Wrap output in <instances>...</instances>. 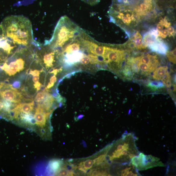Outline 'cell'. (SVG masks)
<instances>
[{
  "label": "cell",
  "instance_id": "cell-1",
  "mask_svg": "<svg viewBox=\"0 0 176 176\" xmlns=\"http://www.w3.org/2000/svg\"><path fill=\"white\" fill-rule=\"evenodd\" d=\"M0 27L4 34L19 47L29 46L35 42L32 24L23 15H11L5 18Z\"/></svg>",
  "mask_w": 176,
  "mask_h": 176
},
{
  "label": "cell",
  "instance_id": "cell-2",
  "mask_svg": "<svg viewBox=\"0 0 176 176\" xmlns=\"http://www.w3.org/2000/svg\"><path fill=\"white\" fill-rule=\"evenodd\" d=\"M81 28L69 17L64 16L59 19L52 36L45 43L54 49L61 50L76 36Z\"/></svg>",
  "mask_w": 176,
  "mask_h": 176
},
{
  "label": "cell",
  "instance_id": "cell-3",
  "mask_svg": "<svg viewBox=\"0 0 176 176\" xmlns=\"http://www.w3.org/2000/svg\"><path fill=\"white\" fill-rule=\"evenodd\" d=\"M136 137L134 134L125 133L117 143L116 149L112 155L109 156V160L112 162L117 160L121 165L130 163L131 159L140 153L136 146Z\"/></svg>",
  "mask_w": 176,
  "mask_h": 176
},
{
  "label": "cell",
  "instance_id": "cell-4",
  "mask_svg": "<svg viewBox=\"0 0 176 176\" xmlns=\"http://www.w3.org/2000/svg\"><path fill=\"white\" fill-rule=\"evenodd\" d=\"M159 161V159L152 155H146L140 153L131 159L130 163L134 165L138 171H142L154 167L165 166V165Z\"/></svg>",
  "mask_w": 176,
  "mask_h": 176
},
{
  "label": "cell",
  "instance_id": "cell-5",
  "mask_svg": "<svg viewBox=\"0 0 176 176\" xmlns=\"http://www.w3.org/2000/svg\"><path fill=\"white\" fill-rule=\"evenodd\" d=\"M19 47L4 34L0 27V55H2L3 53L8 56Z\"/></svg>",
  "mask_w": 176,
  "mask_h": 176
},
{
  "label": "cell",
  "instance_id": "cell-6",
  "mask_svg": "<svg viewBox=\"0 0 176 176\" xmlns=\"http://www.w3.org/2000/svg\"><path fill=\"white\" fill-rule=\"evenodd\" d=\"M12 59V61L9 65L7 63H5L2 66H0L2 70L5 71V72L10 76L13 75L17 72L23 70L24 68L25 61L21 58H17L16 60Z\"/></svg>",
  "mask_w": 176,
  "mask_h": 176
},
{
  "label": "cell",
  "instance_id": "cell-7",
  "mask_svg": "<svg viewBox=\"0 0 176 176\" xmlns=\"http://www.w3.org/2000/svg\"><path fill=\"white\" fill-rule=\"evenodd\" d=\"M0 95L4 100L15 103L20 102L21 99V94L13 86L11 89L0 91Z\"/></svg>",
  "mask_w": 176,
  "mask_h": 176
},
{
  "label": "cell",
  "instance_id": "cell-8",
  "mask_svg": "<svg viewBox=\"0 0 176 176\" xmlns=\"http://www.w3.org/2000/svg\"><path fill=\"white\" fill-rule=\"evenodd\" d=\"M148 47L152 51L164 55L166 54L168 50V47L167 44L158 38L154 43Z\"/></svg>",
  "mask_w": 176,
  "mask_h": 176
},
{
  "label": "cell",
  "instance_id": "cell-9",
  "mask_svg": "<svg viewBox=\"0 0 176 176\" xmlns=\"http://www.w3.org/2000/svg\"><path fill=\"white\" fill-rule=\"evenodd\" d=\"M49 115L44 111H40L36 109L34 117L35 123L38 126L43 127L46 125V118Z\"/></svg>",
  "mask_w": 176,
  "mask_h": 176
},
{
  "label": "cell",
  "instance_id": "cell-10",
  "mask_svg": "<svg viewBox=\"0 0 176 176\" xmlns=\"http://www.w3.org/2000/svg\"><path fill=\"white\" fill-rule=\"evenodd\" d=\"M34 106L33 101L29 103H20L15 108L20 113H30L33 110Z\"/></svg>",
  "mask_w": 176,
  "mask_h": 176
},
{
  "label": "cell",
  "instance_id": "cell-11",
  "mask_svg": "<svg viewBox=\"0 0 176 176\" xmlns=\"http://www.w3.org/2000/svg\"><path fill=\"white\" fill-rule=\"evenodd\" d=\"M168 67L162 66L159 67L154 71L153 75V78L157 80H162L168 71Z\"/></svg>",
  "mask_w": 176,
  "mask_h": 176
},
{
  "label": "cell",
  "instance_id": "cell-12",
  "mask_svg": "<svg viewBox=\"0 0 176 176\" xmlns=\"http://www.w3.org/2000/svg\"><path fill=\"white\" fill-rule=\"evenodd\" d=\"M61 162L59 160L54 159L50 162L49 165V168L52 172L57 173L61 168Z\"/></svg>",
  "mask_w": 176,
  "mask_h": 176
},
{
  "label": "cell",
  "instance_id": "cell-13",
  "mask_svg": "<svg viewBox=\"0 0 176 176\" xmlns=\"http://www.w3.org/2000/svg\"><path fill=\"white\" fill-rule=\"evenodd\" d=\"M158 38L151 35L149 32L143 36V42L149 46L156 41Z\"/></svg>",
  "mask_w": 176,
  "mask_h": 176
},
{
  "label": "cell",
  "instance_id": "cell-14",
  "mask_svg": "<svg viewBox=\"0 0 176 176\" xmlns=\"http://www.w3.org/2000/svg\"><path fill=\"white\" fill-rule=\"evenodd\" d=\"M147 86L152 90L156 91L165 88V85L162 83L158 81H151L149 83Z\"/></svg>",
  "mask_w": 176,
  "mask_h": 176
},
{
  "label": "cell",
  "instance_id": "cell-15",
  "mask_svg": "<svg viewBox=\"0 0 176 176\" xmlns=\"http://www.w3.org/2000/svg\"><path fill=\"white\" fill-rule=\"evenodd\" d=\"M20 116L22 121L25 123L32 124L35 123V120L33 114L21 113Z\"/></svg>",
  "mask_w": 176,
  "mask_h": 176
},
{
  "label": "cell",
  "instance_id": "cell-16",
  "mask_svg": "<svg viewBox=\"0 0 176 176\" xmlns=\"http://www.w3.org/2000/svg\"><path fill=\"white\" fill-rule=\"evenodd\" d=\"M108 149L109 148L107 149V151H106L105 154L99 156V157L93 160V164L95 165H102L103 163L107 162L106 158V154L108 150Z\"/></svg>",
  "mask_w": 176,
  "mask_h": 176
},
{
  "label": "cell",
  "instance_id": "cell-17",
  "mask_svg": "<svg viewBox=\"0 0 176 176\" xmlns=\"http://www.w3.org/2000/svg\"><path fill=\"white\" fill-rule=\"evenodd\" d=\"M122 74L125 78L131 79L133 77L134 73L131 70L130 66L127 64L122 70Z\"/></svg>",
  "mask_w": 176,
  "mask_h": 176
},
{
  "label": "cell",
  "instance_id": "cell-18",
  "mask_svg": "<svg viewBox=\"0 0 176 176\" xmlns=\"http://www.w3.org/2000/svg\"><path fill=\"white\" fill-rule=\"evenodd\" d=\"M134 41L135 43L137 49H145L147 47L146 44L143 42L142 37L136 38Z\"/></svg>",
  "mask_w": 176,
  "mask_h": 176
},
{
  "label": "cell",
  "instance_id": "cell-19",
  "mask_svg": "<svg viewBox=\"0 0 176 176\" xmlns=\"http://www.w3.org/2000/svg\"><path fill=\"white\" fill-rule=\"evenodd\" d=\"M140 62L146 64L149 66V68L151 65V55L147 54L146 55L141 56Z\"/></svg>",
  "mask_w": 176,
  "mask_h": 176
},
{
  "label": "cell",
  "instance_id": "cell-20",
  "mask_svg": "<svg viewBox=\"0 0 176 176\" xmlns=\"http://www.w3.org/2000/svg\"><path fill=\"white\" fill-rule=\"evenodd\" d=\"M176 48L173 51H167L166 53L167 57L169 61L176 64Z\"/></svg>",
  "mask_w": 176,
  "mask_h": 176
},
{
  "label": "cell",
  "instance_id": "cell-21",
  "mask_svg": "<svg viewBox=\"0 0 176 176\" xmlns=\"http://www.w3.org/2000/svg\"><path fill=\"white\" fill-rule=\"evenodd\" d=\"M46 92L45 90L38 93L35 97V101L38 103L42 102L45 98Z\"/></svg>",
  "mask_w": 176,
  "mask_h": 176
},
{
  "label": "cell",
  "instance_id": "cell-22",
  "mask_svg": "<svg viewBox=\"0 0 176 176\" xmlns=\"http://www.w3.org/2000/svg\"><path fill=\"white\" fill-rule=\"evenodd\" d=\"M73 172L72 171H70L65 168H61L56 174L58 176H69L73 175Z\"/></svg>",
  "mask_w": 176,
  "mask_h": 176
},
{
  "label": "cell",
  "instance_id": "cell-23",
  "mask_svg": "<svg viewBox=\"0 0 176 176\" xmlns=\"http://www.w3.org/2000/svg\"><path fill=\"white\" fill-rule=\"evenodd\" d=\"M162 80L168 88H170L171 85V83L170 76L168 72V71L167 72Z\"/></svg>",
  "mask_w": 176,
  "mask_h": 176
},
{
  "label": "cell",
  "instance_id": "cell-24",
  "mask_svg": "<svg viewBox=\"0 0 176 176\" xmlns=\"http://www.w3.org/2000/svg\"><path fill=\"white\" fill-rule=\"evenodd\" d=\"M82 163L84 168L86 171L90 169L93 165V161L90 159H87Z\"/></svg>",
  "mask_w": 176,
  "mask_h": 176
},
{
  "label": "cell",
  "instance_id": "cell-25",
  "mask_svg": "<svg viewBox=\"0 0 176 176\" xmlns=\"http://www.w3.org/2000/svg\"><path fill=\"white\" fill-rule=\"evenodd\" d=\"M130 68L134 73H138L140 71V69L138 66V63L134 61L130 65Z\"/></svg>",
  "mask_w": 176,
  "mask_h": 176
},
{
  "label": "cell",
  "instance_id": "cell-26",
  "mask_svg": "<svg viewBox=\"0 0 176 176\" xmlns=\"http://www.w3.org/2000/svg\"><path fill=\"white\" fill-rule=\"evenodd\" d=\"M138 66L140 69L144 73H149V66L146 64L139 62L138 63Z\"/></svg>",
  "mask_w": 176,
  "mask_h": 176
},
{
  "label": "cell",
  "instance_id": "cell-27",
  "mask_svg": "<svg viewBox=\"0 0 176 176\" xmlns=\"http://www.w3.org/2000/svg\"><path fill=\"white\" fill-rule=\"evenodd\" d=\"M127 46L128 48H129V49L132 50H134L137 49L134 42L131 39L128 42Z\"/></svg>",
  "mask_w": 176,
  "mask_h": 176
},
{
  "label": "cell",
  "instance_id": "cell-28",
  "mask_svg": "<svg viewBox=\"0 0 176 176\" xmlns=\"http://www.w3.org/2000/svg\"><path fill=\"white\" fill-rule=\"evenodd\" d=\"M167 30L168 31L169 36L170 37L171 36H173L174 37V36L175 34V30L174 28L173 27L169 26V27L167 28Z\"/></svg>",
  "mask_w": 176,
  "mask_h": 176
},
{
  "label": "cell",
  "instance_id": "cell-29",
  "mask_svg": "<svg viewBox=\"0 0 176 176\" xmlns=\"http://www.w3.org/2000/svg\"><path fill=\"white\" fill-rule=\"evenodd\" d=\"M121 20L123 22L127 25H129L131 21L130 17H127L126 16V17L124 16Z\"/></svg>",
  "mask_w": 176,
  "mask_h": 176
},
{
  "label": "cell",
  "instance_id": "cell-30",
  "mask_svg": "<svg viewBox=\"0 0 176 176\" xmlns=\"http://www.w3.org/2000/svg\"><path fill=\"white\" fill-rule=\"evenodd\" d=\"M149 32L151 35H153L156 38H158V32L157 30L155 29H152Z\"/></svg>",
  "mask_w": 176,
  "mask_h": 176
},
{
  "label": "cell",
  "instance_id": "cell-31",
  "mask_svg": "<svg viewBox=\"0 0 176 176\" xmlns=\"http://www.w3.org/2000/svg\"><path fill=\"white\" fill-rule=\"evenodd\" d=\"M40 73V71L37 70H35L34 71L30 70L29 74L34 76H39Z\"/></svg>",
  "mask_w": 176,
  "mask_h": 176
},
{
  "label": "cell",
  "instance_id": "cell-32",
  "mask_svg": "<svg viewBox=\"0 0 176 176\" xmlns=\"http://www.w3.org/2000/svg\"><path fill=\"white\" fill-rule=\"evenodd\" d=\"M21 83L20 82L18 81H16L14 82L13 84V86L14 88L17 89V88H19L20 87Z\"/></svg>",
  "mask_w": 176,
  "mask_h": 176
},
{
  "label": "cell",
  "instance_id": "cell-33",
  "mask_svg": "<svg viewBox=\"0 0 176 176\" xmlns=\"http://www.w3.org/2000/svg\"><path fill=\"white\" fill-rule=\"evenodd\" d=\"M42 86L41 84L39 82L35 83L34 84L35 88L37 89V91L40 90L41 86Z\"/></svg>",
  "mask_w": 176,
  "mask_h": 176
},
{
  "label": "cell",
  "instance_id": "cell-34",
  "mask_svg": "<svg viewBox=\"0 0 176 176\" xmlns=\"http://www.w3.org/2000/svg\"><path fill=\"white\" fill-rule=\"evenodd\" d=\"M62 67L61 68L58 69H54L52 71L50 72V73H53L55 75H56L58 73L60 72H61L62 71Z\"/></svg>",
  "mask_w": 176,
  "mask_h": 176
},
{
  "label": "cell",
  "instance_id": "cell-35",
  "mask_svg": "<svg viewBox=\"0 0 176 176\" xmlns=\"http://www.w3.org/2000/svg\"><path fill=\"white\" fill-rule=\"evenodd\" d=\"M163 28L164 26L162 25L159 23L158 24L157 27V30L158 32H162Z\"/></svg>",
  "mask_w": 176,
  "mask_h": 176
},
{
  "label": "cell",
  "instance_id": "cell-36",
  "mask_svg": "<svg viewBox=\"0 0 176 176\" xmlns=\"http://www.w3.org/2000/svg\"><path fill=\"white\" fill-rule=\"evenodd\" d=\"M57 81V77H56L55 75H54L50 79V82L55 83Z\"/></svg>",
  "mask_w": 176,
  "mask_h": 176
},
{
  "label": "cell",
  "instance_id": "cell-37",
  "mask_svg": "<svg viewBox=\"0 0 176 176\" xmlns=\"http://www.w3.org/2000/svg\"><path fill=\"white\" fill-rule=\"evenodd\" d=\"M161 32L162 34L166 37L169 34L168 31L167 30H163Z\"/></svg>",
  "mask_w": 176,
  "mask_h": 176
},
{
  "label": "cell",
  "instance_id": "cell-38",
  "mask_svg": "<svg viewBox=\"0 0 176 176\" xmlns=\"http://www.w3.org/2000/svg\"><path fill=\"white\" fill-rule=\"evenodd\" d=\"M39 79V76H34L33 78V81L34 82L36 83L38 82Z\"/></svg>",
  "mask_w": 176,
  "mask_h": 176
},
{
  "label": "cell",
  "instance_id": "cell-39",
  "mask_svg": "<svg viewBox=\"0 0 176 176\" xmlns=\"http://www.w3.org/2000/svg\"><path fill=\"white\" fill-rule=\"evenodd\" d=\"M54 83L49 82V84H48V85L47 86V89H50L52 87L54 86Z\"/></svg>",
  "mask_w": 176,
  "mask_h": 176
},
{
  "label": "cell",
  "instance_id": "cell-40",
  "mask_svg": "<svg viewBox=\"0 0 176 176\" xmlns=\"http://www.w3.org/2000/svg\"><path fill=\"white\" fill-rule=\"evenodd\" d=\"M170 88H171V90L172 91L174 92L176 91V86L174 84H171Z\"/></svg>",
  "mask_w": 176,
  "mask_h": 176
},
{
  "label": "cell",
  "instance_id": "cell-41",
  "mask_svg": "<svg viewBox=\"0 0 176 176\" xmlns=\"http://www.w3.org/2000/svg\"><path fill=\"white\" fill-rule=\"evenodd\" d=\"M171 24L170 22H167L166 23L164 26H165L166 28H168L171 26Z\"/></svg>",
  "mask_w": 176,
  "mask_h": 176
},
{
  "label": "cell",
  "instance_id": "cell-42",
  "mask_svg": "<svg viewBox=\"0 0 176 176\" xmlns=\"http://www.w3.org/2000/svg\"><path fill=\"white\" fill-rule=\"evenodd\" d=\"M4 103H3L0 102V111L2 110L3 108H4Z\"/></svg>",
  "mask_w": 176,
  "mask_h": 176
},
{
  "label": "cell",
  "instance_id": "cell-43",
  "mask_svg": "<svg viewBox=\"0 0 176 176\" xmlns=\"http://www.w3.org/2000/svg\"><path fill=\"white\" fill-rule=\"evenodd\" d=\"M174 81V83H176V75H174L173 78Z\"/></svg>",
  "mask_w": 176,
  "mask_h": 176
}]
</instances>
